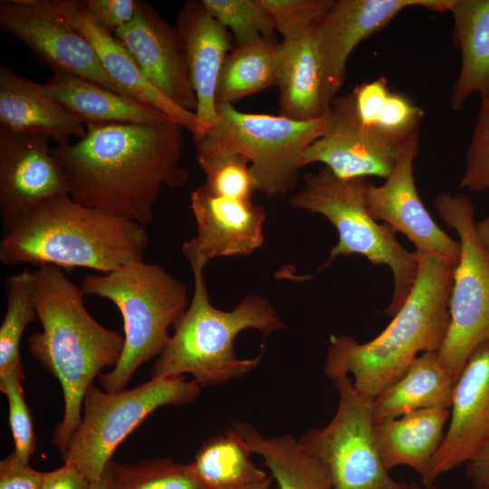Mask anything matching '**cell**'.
<instances>
[{
  "instance_id": "6da1fadb",
  "label": "cell",
  "mask_w": 489,
  "mask_h": 489,
  "mask_svg": "<svg viewBox=\"0 0 489 489\" xmlns=\"http://www.w3.org/2000/svg\"><path fill=\"white\" fill-rule=\"evenodd\" d=\"M85 136L53 149L77 203L149 224L163 186L178 187L188 179L179 162L185 129L162 124L86 125Z\"/></svg>"
},
{
  "instance_id": "7a4b0ae2",
  "label": "cell",
  "mask_w": 489,
  "mask_h": 489,
  "mask_svg": "<svg viewBox=\"0 0 489 489\" xmlns=\"http://www.w3.org/2000/svg\"><path fill=\"white\" fill-rule=\"evenodd\" d=\"M34 274V305L43 330L30 336L29 351L61 385L63 413L52 441L62 455L82 421V402L93 379L119 362L124 336L87 311L84 292L61 268L43 264Z\"/></svg>"
},
{
  "instance_id": "3957f363",
  "label": "cell",
  "mask_w": 489,
  "mask_h": 489,
  "mask_svg": "<svg viewBox=\"0 0 489 489\" xmlns=\"http://www.w3.org/2000/svg\"><path fill=\"white\" fill-rule=\"evenodd\" d=\"M418 273L409 296L374 339L359 342L330 337L323 372L333 380L352 376L354 387L374 398L398 380L420 354L436 352L450 323V296L455 267L417 251Z\"/></svg>"
},
{
  "instance_id": "277c9868",
  "label": "cell",
  "mask_w": 489,
  "mask_h": 489,
  "mask_svg": "<svg viewBox=\"0 0 489 489\" xmlns=\"http://www.w3.org/2000/svg\"><path fill=\"white\" fill-rule=\"evenodd\" d=\"M148 245L145 225L62 195L14 223L0 242V261L5 266L50 264L108 273L143 260Z\"/></svg>"
},
{
  "instance_id": "5b68a950",
  "label": "cell",
  "mask_w": 489,
  "mask_h": 489,
  "mask_svg": "<svg viewBox=\"0 0 489 489\" xmlns=\"http://www.w3.org/2000/svg\"><path fill=\"white\" fill-rule=\"evenodd\" d=\"M194 294L174 332L151 370V378L191 375L200 387L216 386L244 377L257 367L261 355L237 357L234 340L245 329L264 337L285 329L273 305L258 295L244 297L232 311H221L210 302L204 278L206 266L190 264Z\"/></svg>"
},
{
  "instance_id": "8992f818",
  "label": "cell",
  "mask_w": 489,
  "mask_h": 489,
  "mask_svg": "<svg viewBox=\"0 0 489 489\" xmlns=\"http://www.w3.org/2000/svg\"><path fill=\"white\" fill-rule=\"evenodd\" d=\"M81 288L85 295L110 300L123 319L124 348L117 365L100 375L106 391L124 389L135 371L159 356L168 345V329L188 307L187 286L164 267L131 261L102 274H88Z\"/></svg>"
},
{
  "instance_id": "52a82bcc",
  "label": "cell",
  "mask_w": 489,
  "mask_h": 489,
  "mask_svg": "<svg viewBox=\"0 0 489 489\" xmlns=\"http://www.w3.org/2000/svg\"><path fill=\"white\" fill-rule=\"evenodd\" d=\"M366 178L342 179L329 168L308 173L302 187L290 197V205L325 216L336 228L337 244L330 253L336 256L360 254L375 265L388 266L394 291L386 313L394 316L409 296L418 273V257L400 244L396 231L375 220L367 208Z\"/></svg>"
},
{
  "instance_id": "ba28073f",
  "label": "cell",
  "mask_w": 489,
  "mask_h": 489,
  "mask_svg": "<svg viewBox=\"0 0 489 489\" xmlns=\"http://www.w3.org/2000/svg\"><path fill=\"white\" fill-rule=\"evenodd\" d=\"M218 120L194 135L196 150L241 154L250 161L254 191L268 198L284 196L298 181L301 159L324 131L328 112L316 120L247 113L230 104L216 105Z\"/></svg>"
},
{
  "instance_id": "9c48e42d",
  "label": "cell",
  "mask_w": 489,
  "mask_h": 489,
  "mask_svg": "<svg viewBox=\"0 0 489 489\" xmlns=\"http://www.w3.org/2000/svg\"><path fill=\"white\" fill-rule=\"evenodd\" d=\"M200 392L201 387L184 376L151 378L119 391L91 384L83 398L81 424L62 455L63 462L91 482L101 479L116 448L149 415L164 406L188 404Z\"/></svg>"
},
{
  "instance_id": "30bf717a",
  "label": "cell",
  "mask_w": 489,
  "mask_h": 489,
  "mask_svg": "<svg viewBox=\"0 0 489 489\" xmlns=\"http://www.w3.org/2000/svg\"><path fill=\"white\" fill-rule=\"evenodd\" d=\"M434 206L444 223L455 231L461 255L450 296V323L437 351L444 367L458 379L467 359L489 340V248L475 231V206L465 195L443 192Z\"/></svg>"
},
{
  "instance_id": "8fae6325",
  "label": "cell",
  "mask_w": 489,
  "mask_h": 489,
  "mask_svg": "<svg viewBox=\"0 0 489 489\" xmlns=\"http://www.w3.org/2000/svg\"><path fill=\"white\" fill-rule=\"evenodd\" d=\"M339 401L331 421L310 429L301 443L327 467L333 489H407L384 466L374 437L373 398L349 376L332 380Z\"/></svg>"
},
{
  "instance_id": "7c38bea8",
  "label": "cell",
  "mask_w": 489,
  "mask_h": 489,
  "mask_svg": "<svg viewBox=\"0 0 489 489\" xmlns=\"http://www.w3.org/2000/svg\"><path fill=\"white\" fill-rule=\"evenodd\" d=\"M417 135L401 136L365 125L357 114L352 94L337 96L328 110L323 133L304 151L301 167L322 163L342 179L370 176L385 179Z\"/></svg>"
},
{
  "instance_id": "4fadbf2b",
  "label": "cell",
  "mask_w": 489,
  "mask_h": 489,
  "mask_svg": "<svg viewBox=\"0 0 489 489\" xmlns=\"http://www.w3.org/2000/svg\"><path fill=\"white\" fill-rule=\"evenodd\" d=\"M0 28L53 72L72 73L132 98L108 75L90 43L39 0L1 1Z\"/></svg>"
},
{
  "instance_id": "5bb4252c",
  "label": "cell",
  "mask_w": 489,
  "mask_h": 489,
  "mask_svg": "<svg viewBox=\"0 0 489 489\" xmlns=\"http://www.w3.org/2000/svg\"><path fill=\"white\" fill-rule=\"evenodd\" d=\"M451 3L452 0H334L314 30L326 110L338 96L349 57L360 42L384 28L407 8L446 12Z\"/></svg>"
},
{
  "instance_id": "9a60e30c",
  "label": "cell",
  "mask_w": 489,
  "mask_h": 489,
  "mask_svg": "<svg viewBox=\"0 0 489 489\" xmlns=\"http://www.w3.org/2000/svg\"><path fill=\"white\" fill-rule=\"evenodd\" d=\"M38 133L0 128V212L3 235L39 204L68 194L64 173Z\"/></svg>"
},
{
  "instance_id": "2e32d148",
  "label": "cell",
  "mask_w": 489,
  "mask_h": 489,
  "mask_svg": "<svg viewBox=\"0 0 489 489\" xmlns=\"http://www.w3.org/2000/svg\"><path fill=\"white\" fill-rule=\"evenodd\" d=\"M419 148V135L402 152L385 182H368L367 208L371 216L404 234L421 251L456 267L460 255L459 241L451 238L432 218L423 205L414 177V160Z\"/></svg>"
},
{
  "instance_id": "e0dca14e",
  "label": "cell",
  "mask_w": 489,
  "mask_h": 489,
  "mask_svg": "<svg viewBox=\"0 0 489 489\" xmlns=\"http://www.w3.org/2000/svg\"><path fill=\"white\" fill-rule=\"evenodd\" d=\"M449 424L429 469L427 485L465 465L489 445V340L467 359L454 388Z\"/></svg>"
},
{
  "instance_id": "ac0fdd59",
  "label": "cell",
  "mask_w": 489,
  "mask_h": 489,
  "mask_svg": "<svg viewBox=\"0 0 489 489\" xmlns=\"http://www.w3.org/2000/svg\"><path fill=\"white\" fill-rule=\"evenodd\" d=\"M145 78L180 108L196 111L197 101L192 87L183 38L148 3L139 1L133 19L116 31Z\"/></svg>"
},
{
  "instance_id": "d6986e66",
  "label": "cell",
  "mask_w": 489,
  "mask_h": 489,
  "mask_svg": "<svg viewBox=\"0 0 489 489\" xmlns=\"http://www.w3.org/2000/svg\"><path fill=\"white\" fill-rule=\"evenodd\" d=\"M190 208L197 235L182 245L189 264L206 266L216 257L250 254L264 243L266 215L252 199L215 196L203 185L191 193Z\"/></svg>"
},
{
  "instance_id": "ffe728a7",
  "label": "cell",
  "mask_w": 489,
  "mask_h": 489,
  "mask_svg": "<svg viewBox=\"0 0 489 489\" xmlns=\"http://www.w3.org/2000/svg\"><path fill=\"white\" fill-rule=\"evenodd\" d=\"M39 1L90 43L105 72L130 97L162 111L193 135L207 129L194 111L184 110L172 102L145 78L124 45L91 20L81 1Z\"/></svg>"
},
{
  "instance_id": "44dd1931",
  "label": "cell",
  "mask_w": 489,
  "mask_h": 489,
  "mask_svg": "<svg viewBox=\"0 0 489 489\" xmlns=\"http://www.w3.org/2000/svg\"><path fill=\"white\" fill-rule=\"evenodd\" d=\"M183 38L189 78L197 96L195 113L207 128L218 120L216 91L226 55L233 50V37L216 20L202 1H187L177 17Z\"/></svg>"
},
{
  "instance_id": "7402d4cb",
  "label": "cell",
  "mask_w": 489,
  "mask_h": 489,
  "mask_svg": "<svg viewBox=\"0 0 489 489\" xmlns=\"http://www.w3.org/2000/svg\"><path fill=\"white\" fill-rule=\"evenodd\" d=\"M0 128L15 132L38 133L57 145L70 144L86 134L83 123L47 95L41 83L18 76L0 66Z\"/></svg>"
},
{
  "instance_id": "603a6c76",
  "label": "cell",
  "mask_w": 489,
  "mask_h": 489,
  "mask_svg": "<svg viewBox=\"0 0 489 489\" xmlns=\"http://www.w3.org/2000/svg\"><path fill=\"white\" fill-rule=\"evenodd\" d=\"M42 87L85 125L174 122L153 107L72 73L53 72Z\"/></svg>"
},
{
  "instance_id": "cb8c5ba5",
  "label": "cell",
  "mask_w": 489,
  "mask_h": 489,
  "mask_svg": "<svg viewBox=\"0 0 489 489\" xmlns=\"http://www.w3.org/2000/svg\"><path fill=\"white\" fill-rule=\"evenodd\" d=\"M449 417V408H432L374 422L375 442L386 469L406 465L422 480L441 446Z\"/></svg>"
},
{
  "instance_id": "d4e9b609",
  "label": "cell",
  "mask_w": 489,
  "mask_h": 489,
  "mask_svg": "<svg viewBox=\"0 0 489 489\" xmlns=\"http://www.w3.org/2000/svg\"><path fill=\"white\" fill-rule=\"evenodd\" d=\"M314 30L281 42L279 111L296 120H316L328 112L323 103L322 68Z\"/></svg>"
},
{
  "instance_id": "484cf974",
  "label": "cell",
  "mask_w": 489,
  "mask_h": 489,
  "mask_svg": "<svg viewBox=\"0 0 489 489\" xmlns=\"http://www.w3.org/2000/svg\"><path fill=\"white\" fill-rule=\"evenodd\" d=\"M448 12L461 55L450 106L460 110L470 96L489 89V0H452Z\"/></svg>"
},
{
  "instance_id": "4316f807",
  "label": "cell",
  "mask_w": 489,
  "mask_h": 489,
  "mask_svg": "<svg viewBox=\"0 0 489 489\" xmlns=\"http://www.w3.org/2000/svg\"><path fill=\"white\" fill-rule=\"evenodd\" d=\"M456 380L437 351L420 354L398 380L373 398L374 422L419 409H450Z\"/></svg>"
},
{
  "instance_id": "83f0119b",
  "label": "cell",
  "mask_w": 489,
  "mask_h": 489,
  "mask_svg": "<svg viewBox=\"0 0 489 489\" xmlns=\"http://www.w3.org/2000/svg\"><path fill=\"white\" fill-rule=\"evenodd\" d=\"M231 427L263 458L279 489H333L325 465L291 434L264 437L252 425L237 420Z\"/></svg>"
},
{
  "instance_id": "f1b7e54d",
  "label": "cell",
  "mask_w": 489,
  "mask_h": 489,
  "mask_svg": "<svg viewBox=\"0 0 489 489\" xmlns=\"http://www.w3.org/2000/svg\"><path fill=\"white\" fill-rule=\"evenodd\" d=\"M281 42L263 37L235 46L225 57L217 81L216 103L230 104L277 86Z\"/></svg>"
},
{
  "instance_id": "f546056e",
  "label": "cell",
  "mask_w": 489,
  "mask_h": 489,
  "mask_svg": "<svg viewBox=\"0 0 489 489\" xmlns=\"http://www.w3.org/2000/svg\"><path fill=\"white\" fill-rule=\"evenodd\" d=\"M247 443L232 428L210 436L189 463L205 489H241L270 477L253 462Z\"/></svg>"
},
{
  "instance_id": "4dcf8cb0",
  "label": "cell",
  "mask_w": 489,
  "mask_h": 489,
  "mask_svg": "<svg viewBox=\"0 0 489 489\" xmlns=\"http://www.w3.org/2000/svg\"><path fill=\"white\" fill-rule=\"evenodd\" d=\"M6 311L0 326V374L23 371L20 341L27 325L38 316L34 305V274L28 268L7 278Z\"/></svg>"
},
{
  "instance_id": "1f68e13d",
  "label": "cell",
  "mask_w": 489,
  "mask_h": 489,
  "mask_svg": "<svg viewBox=\"0 0 489 489\" xmlns=\"http://www.w3.org/2000/svg\"><path fill=\"white\" fill-rule=\"evenodd\" d=\"M105 473L108 489H205L190 464L167 458L137 464L110 461Z\"/></svg>"
},
{
  "instance_id": "d6a6232c",
  "label": "cell",
  "mask_w": 489,
  "mask_h": 489,
  "mask_svg": "<svg viewBox=\"0 0 489 489\" xmlns=\"http://www.w3.org/2000/svg\"><path fill=\"white\" fill-rule=\"evenodd\" d=\"M197 159L205 173V187L215 196L252 199L254 191L250 161L241 154L197 150Z\"/></svg>"
},
{
  "instance_id": "836d02e7",
  "label": "cell",
  "mask_w": 489,
  "mask_h": 489,
  "mask_svg": "<svg viewBox=\"0 0 489 489\" xmlns=\"http://www.w3.org/2000/svg\"><path fill=\"white\" fill-rule=\"evenodd\" d=\"M211 15L224 25L236 46L263 37H274L272 20L259 0H202Z\"/></svg>"
},
{
  "instance_id": "e575fe53",
  "label": "cell",
  "mask_w": 489,
  "mask_h": 489,
  "mask_svg": "<svg viewBox=\"0 0 489 489\" xmlns=\"http://www.w3.org/2000/svg\"><path fill=\"white\" fill-rule=\"evenodd\" d=\"M334 0H259L276 33L287 41L316 28Z\"/></svg>"
},
{
  "instance_id": "d590c367",
  "label": "cell",
  "mask_w": 489,
  "mask_h": 489,
  "mask_svg": "<svg viewBox=\"0 0 489 489\" xmlns=\"http://www.w3.org/2000/svg\"><path fill=\"white\" fill-rule=\"evenodd\" d=\"M24 371H8L0 374V390L8 402V420L14 441L13 454L28 463L35 450V434L28 406L24 399L22 380Z\"/></svg>"
},
{
  "instance_id": "8d00e7d4",
  "label": "cell",
  "mask_w": 489,
  "mask_h": 489,
  "mask_svg": "<svg viewBox=\"0 0 489 489\" xmlns=\"http://www.w3.org/2000/svg\"><path fill=\"white\" fill-rule=\"evenodd\" d=\"M480 97L481 106L460 179L461 188L475 192L489 188V89Z\"/></svg>"
},
{
  "instance_id": "74e56055",
  "label": "cell",
  "mask_w": 489,
  "mask_h": 489,
  "mask_svg": "<svg viewBox=\"0 0 489 489\" xmlns=\"http://www.w3.org/2000/svg\"><path fill=\"white\" fill-rule=\"evenodd\" d=\"M424 110L407 97L390 91L376 122L380 129L401 136L419 133Z\"/></svg>"
},
{
  "instance_id": "f35d334b",
  "label": "cell",
  "mask_w": 489,
  "mask_h": 489,
  "mask_svg": "<svg viewBox=\"0 0 489 489\" xmlns=\"http://www.w3.org/2000/svg\"><path fill=\"white\" fill-rule=\"evenodd\" d=\"M91 20L102 31L114 35L135 16L139 0L81 1Z\"/></svg>"
},
{
  "instance_id": "ab89813d",
  "label": "cell",
  "mask_w": 489,
  "mask_h": 489,
  "mask_svg": "<svg viewBox=\"0 0 489 489\" xmlns=\"http://www.w3.org/2000/svg\"><path fill=\"white\" fill-rule=\"evenodd\" d=\"M390 91L384 77H379L355 87L351 94L357 114L363 124L368 126L376 125Z\"/></svg>"
},
{
  "instance_id": "60d3db41",
  "label": "cell",
  "mask_w": 489,
  "mask_h": 489,
  "mask_svg": "<svg viewBox=\"0 0 489 489\" xmlns=\"http://www.w3.org/2000/svg\"><path fill=\"white\" fill-rule=\"evenodd\" d=\"M43 472L32 468L13 453L0 461V489H40Z\"/></svg>"
},
{
  "instance_id": "b9f144b4",
  "label": "cell",
  "mask_w": 489,
  "mask_h": 489,
  "mask_svg": "<svg viewBox=\"0 0 489 489\" xmlns=\"http://www.w3.org/2000/svg\"><path fill=\"white\" fill-rule=\"evenodd\" d=\"M91 482L76 467L69 464L43 472L40 489H91Z\"/></svg>"
},
{
  "instance_id": "7bdbcfd3",
  "label": "cell",
  "mask_w": 489,
  "mask_h": 489,
  "mask_svg": "<svg viewBox=\"0 0 489 489\" xmlns=\"http://www.w3.org/2000/svg\"><path fill=\"white\" fill-rule=\"evenodd\" d=\"M472 489H489V445L465 464Z\"/></svg>"
},
{
  "instance_id": "ee69618b",
  "label": "cell",
  "mask_w": 489,
  "mask_h": 489,
  "mask_svg": "<svg viewBox=\"0 0 489 489\" xmlns=\"http://www.w3.org/2000/svg\"><path fill=\"white\" fill-rule=\"evenodd\" d=\"M475 231L482 243L489 248V216L480 221H475Z\"/></svg>"
},
{
  "instance_id": "f6af8a7d",
  "label": "cell",
  "mask_w": 489,
  "mask_h": 489,
  "mask_svg": "<svg viewBox=\"0 0 489 489\" xmlns=\"http://www.w3.org/2000/svg\"><path fill=\"white\" fill-rule=\"evenodd\" d=\"M91 489H108V482L105 472L101 479L91 482Z\"/></svg>"
},
{
  "instance_id": "bcb514c9",
  "label": "cell",
  "mask_w": 489,
  "mask_h": 489,
  "mask_svg": "<svg viewBox=\"0 0 489 489\" xmlns=\"http://www.w3.org/2000/svg\"><path fill=\"white\" fill-rule=\"evenodd\" d=\"M407 489H445V488L436 484V483L429 485H427L424 484H419L417 483H412V484H408V486Z\"/></svg>"
},
{
  "instance_id": "7dc6e473",
  "label": "cell",
  "mask_w": 489,
  "mask_h": 489,
  "mask_svg": "<svg viewBox=\"0 0 489 489\" xmlns=\"http://www.w3.org/2000/svg\"><path fill=\"white\" fill-rule=\"evenodd\" d=\"M271 484V478L256 484L249 485L241 489H269Z\"/></svg>"
}]
</instances>
